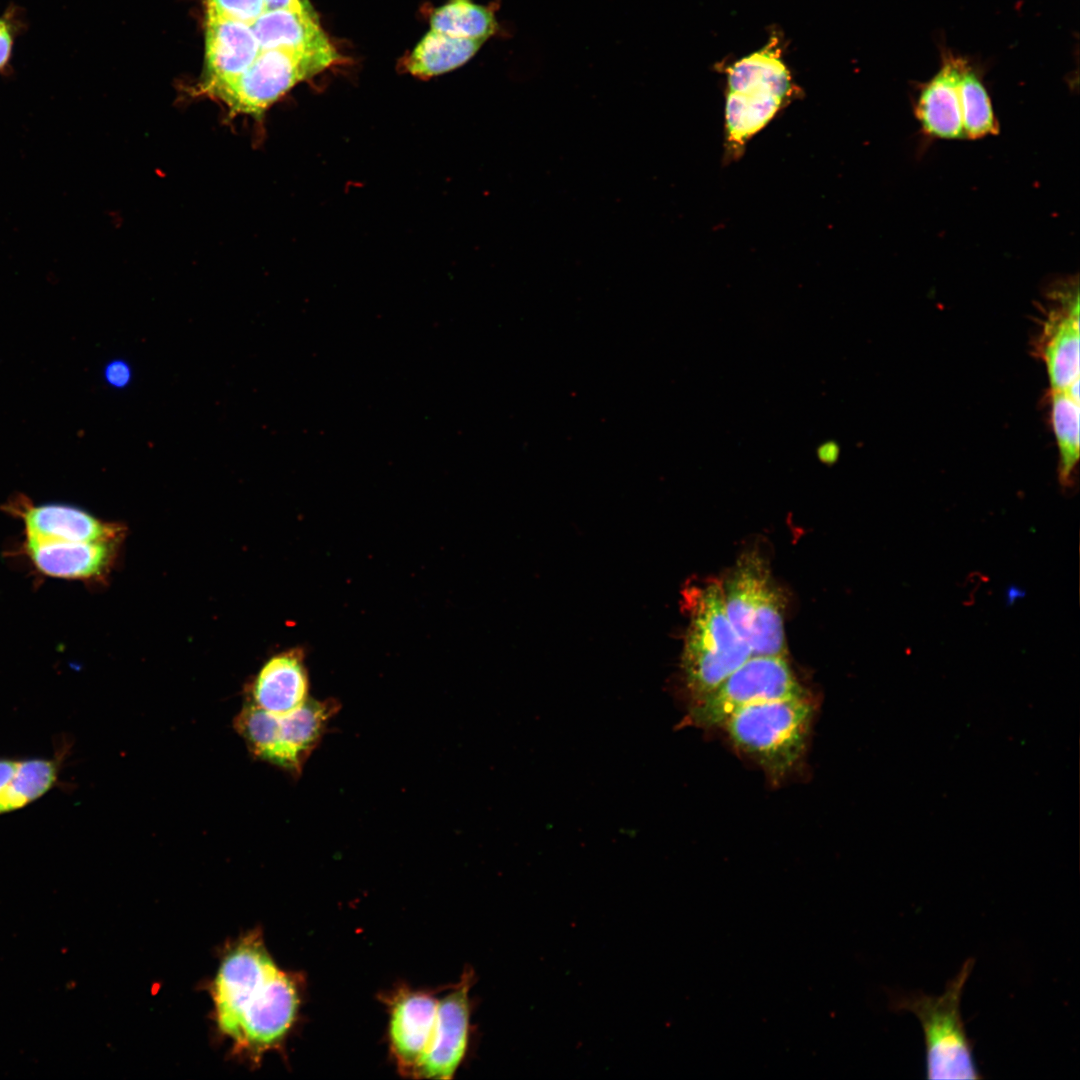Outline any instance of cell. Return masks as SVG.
Listing matches in <instances>:
<instances>
[{
	"instance_id": "obj_1",
	"label": "cell",
	"mask_w": 1080,
	"mask_h": 1080,
	"mask_svg": "<svg viewBox=\"0 0 1080 1080\" xmlns=\"http://www.w3.org/2000/svg\"><path fill=\"white\" fill-rule=\"evenodd\" d=\"M210 994L217 1031L254 1063L282 1046L300 1003L296 977L278 967L256 929L225 947Z\"/></svg>"
},
{
	"instance_id": "obj_2",
	"label": "cell",
	"mask_w": 1080,
	"mask_h": 1080,
	"mask_svg": "<svg viewBox=\"0 0 1080 1080\" xmlns=\"http://www.w3.org/2000/svg\"><path fill=\"white\" fill-rule=\"evenodd\" d=\"M689 623L681 671L691 703L702 698L753 654L730 622L722 582L709 580L684 591Z\"/></svg>"
},
{
	"instance_id": "obj_3",
	"label": "cell",
	"mask_w": 1080,
	"mask_h": 1080,
	"mask_svg": "<svg viewBox=\"0 0 1080 1080\" xmlns=\"http://www.w3.org/2000/svg\"><path fill=\"white\" fill-rule=\"evenodd\" d=\"M795 89L776 39L728 68L724 110L728 161L743 155L747 143L784 108Z\"/></svg>"
},
{
	"instance_id": "obj_4",
	"label": "cell",
	"mask_w": 1080,
	"mask_h": 1080,
	"mask_svg": "<svg viewBox=\"0 0 1080 1080\" xmlns=\"http://www.w3.org/2000/svg\"><path fill=\"white\" fill-rule=\"evenodd\" d=\"M974 963L973 958L967 959L941 995L912 992L896 993L890 998L891 1009L909 1011L920 1021L928 1079L982 1078L960 1011L963 989Z\"/></svg>"
},
{
	"instance_id": "obj_5",
	"label": "cell",
	"mask_w": 1080,
	"mask_h": 1080,
	"mask_svg": "<svg viewBox=\"0 0 1080 1080\" xmlns=\"http://www.w3.org/2000/svg\"><path fill=\"white\" fill-rule=\"evenodd\" d=\"M813 706L806 695L748 705L721 726L733 744L775 780L788 775L802 758Z\"/></svg>"
},
{
	"instance_id": "obj_6",
	"label": "cell",
	"mask_w": 1080,
	"mask_h": 1080,
	"mask_svg": "<svg viewBox=\"0 0 1080 1080\" xmlns=\"http://www.w3.org/2000/svg\"><path fill=\"white\" fill-rule=\"evenodd\" d=\"M338 710L339 703L334 699L307 698L284 714L270 713L247 702L233 725L254 758L299 776Z\"/></svg>"
},
{
	"instance_id": "obj_7",
	"label": "cell",
	"mask_w": 1080,
	"mask_h": 1080,
	"mask_svg": "<svg viewBox=\"0 0 1080 1080\" xmlns=\"http://www.w3.org/2000/svg\"><path fill=\"white\" fill-rule=\"evenodd\" d=\"M730 622L753 655L784 656L782 602L766 561L746 552L722 583Z\"/></svg>"
},
{
	"instance_id": "obj_8",
	"label": "cell",
	"mask_w": 1080,
	"mask_h": 1080,
	"mask_svg": "<svg viewBox=\"0 0 1080 1080\" xmlns=\"http://www.w3.org/2000/svg\"><path fill=\"white\" fill-rule=\"evenodd\" d=\"M337 58L334 48L316 52L261 50L242 74L207 95L222 102L231 116L249 115L260 120L291 88L323 71Z\"/></svg>"
},
{
	"instance_id": "obj_9",
	"label": "cell",
	"mask_w": 1080,
	"mask_h": 1080,
	"mask_svg": "<svg viewBox=\"0 0 1080 1080\" xmlns=\"http://www.w3.org/2000/svg\"><path fill=\"white\" fill-rule=\"evenodd\" d=\"M803 695L784 656L752 655L715 689L692 702L684 721L701 728L722 726L748 705Z\"/></svg>"
},
{
	"instance_id": "obj_10",
	"label": "cell",
	"mask_w": 1080,
	"mask_h": 1080,
	"mask_svg": "<svg viewBox=\"0 0 1080 1080\" xmlns=\"http://www.w3.org/2000/svg\"><path fill=\"white\" fill-rule=\"evenodd\" d=\"M5 512L20 519L25 537L68 542L120 541L124 528L64 503L34 504L25 496L11 498Z\"/></svg>"
},
{
	"instance_id": "obj_11",
	"label": "cell",
	"mask_w": 1080,
	"mask_h": 1080,
	"mask_svg": "<svg viewBox=\"0 0 1080 1080\" xmlns=\"http://www.w3.org/2000/svg\"><path fill=\"white\" fill-rule=\"evenodd\" d=\"M472 978L466 972L457 987L438 1001L430 1043L414 1072L418 1076L449 1079L462 1062L468 1045Z\"/></svg>"
},
{
	"instance_id": "obj_12",
	"label": "cell",
	"mask_w": 1080,
	"mask_h": 1080,
	"mask_svg": "<svg viewBox=\"0 0 1080 1080\" xmlns=\"http://www.w3.org/2000/svg\"><path fill=\"white\" fill-rule=\"evenodd\" d=\"M1058 290L1052 295L1057 306L1047 315L1040 339L1050 392L1064 390L1080 376L1078 285L1070 282Z\"/></svg>"
},
{
	"instance_id": "obj_13",
	"label": "cell",
	"mask_w": 1080,
	"mask_h": 1080,
	"mask_svg": "<svg viewBox=\"0 0 1080 1080\" xmlns=\"http://www.w3.org/2000/svg\"><path fill=\"white\" fill-rule=\"evenodd\" d=\"M260 51L251 25L206 10L202 93L207 95L238 77Z\"/></svg>"
},
{
	"instance_id": "obj_14",
	"label": "cell",
	"mask_w": 1080,
	"mask_h": 1080,
	"mask_svg": "<svg viewBox=\"0 0 1080 1080\" xmlns=\"http://www.w3.org/2000/svg\"><path fill=\"white\" fill-rule=\"evenodd\" d=\"M119 541L68 542L25 537L22 552L42 575L90 581L106 576Z\"/></svg>"
},
{
	"instance_id": "obj_15",
	"label": "cell",
	"mask_w": 1080,
	"mask_h": 1080,
	"mask_svg": "<svg viewBox=\"0 0 1080 1080\" xmlns=\"http://www.w3.org/2000/svg\"><path fill=\"white\" fill-rule=\"evenodd\" d=\"M964 59L942 56L938 72L920 89L914 112L922 130L940 139L964 138L959 80Z\"/></svg>"
},
{
	"instance_id": "obj_16",
	"label": "cell",
	"mask_w": 1080,
	"mask_h": 1080,
	"mask_svg": "<svg viewBox=\"0 0 1080 1080\" xmlns=\"http://www.w3.org/2000/svg\"><path fill=\"white\" fill-rule=\"evenodd\" d=\"M304 652L292 648L269 658L247 689V702L274 714H284L308 698Z\"/></svg>"
},
{
	"instance_id": "obj_17",
	"label": "cell",
	"mask_w": 1080,
	"mask_h": 1080,
	"mask_svg": "<svg viewBox=\"0 0 1080 1080\" xmlns=\"http://www.w3.org/2000/svg\"><path fill=\"white\" fill-rule=\"evenodd\" d=\"M438 1001L422 992H403L391 1007L392 1053L403 1070L415 1072L431 1040Z\"/></svg>"
},
{
	"instance_id": "obj_18",
	"label": "cell",
	"mask_w": 1080,
	"mask_h": 1080,
	"mask_svg": "<svg viewBox=\"0 0 1080 1080\" xmlns=\"http://www.w3.org/2000/svg\"><path fill=\"white\" fill-rule=\"evenodd\" d=\"M261 50L316 52L334 48L315 13L264 11L252 24Z\"/></svg>"
},
{
	"instance_id": "obj_19",
	"label": "cell",
	"mask_w": 1080,
	"mask_h": 1080,
	"mask_svg": "<svg viewBox=\"0 0 1080 1080\" xmlns=\"http://www.w3.org/2000/svg\"><path fill=\"white\" fill-rule=\"evenodd\" d=\"M57 764L47 759H0V814L26 806L45 794L57 778Z\"/></svg>"
},
{
	"instance_id": "obj_20",
	"label": "cell",
	"mask_w": 1080,
	"mask_h": 1080,
	"mask_svg": "<svg viewBox=\"0 0 1080 1080\" xmlns=\"http://www.w3.org/2000/svg\"><path fill=\"white\" fill-rule=\"evenodd\" d=\"M484 41L452 37L430 30L407 61L414 76L429 78L451 71L471 59Z\"/></svg>"
},
{
	"instance_id": "obj_21",
	"label": "cell",
	"mask_w": 1080,
	"mask_h": 1080,
	"mask_svg": "<svg viewBox=\"0 0 1080 1080\" xmlns=\"http://www.w3.org/2000/svg\"><path fill=\"white\" fill-rule=\"evenodd\" d=\"M1051 420L1059 450L1058 479L1062 487L1073 486L1079 461V402L1064 390L1051 391Z\"/></svg>"
},
{
	"instance_id": "obj_22",
	"label": "cell",
	"mask_w": 1080,
	"mask_h": 1080,
	"mask_svg": "<svg viewBox=\"0 0 1080 1080\" xmlns=\"http://www.w3.org/2000/svg\"><path fill=\"white\" fill-rule=\"evenodd\" d=\"M430 24L433 31L481 41L497 30L493 12L471 0H450L434 11Z\"/></svg>"
},
{
	"instance_id": "obj_23",
	"label": "cell",
	"mask_w": 1080,
	"mask_h": 1080,
	"mask_svg": "<svg viewBox=\"0 0 1080 1080\" xmlns=\"http://www.w3.org/2000/svg\"><path fill=\"white\" fill-rule=\"evenodd\" d=\"M964 138L980 139L999 132L989 94L979 74L966 60L959 80Z\"/></svg>"
},
{
	"instance_id": "obj_24",
	"label": "cell",
	"mask_w": 1080,
	"mask_h": 1080,
	"mask_svg": "<svg viewBox=\"0 0 1080 1080\" xmlns=\"http://www.w3.org/2000/svg\"><path fill=\"white\" fill-rule=\"evenodd\" d=\"M26 26L23 8L13 3L0 15V76L10 72L16 40Z\"/></svg>"
},
{
	"instance_id": "obj_25",
	"label": "cell",
	"mask_w": 1080,
	"mask_h": 1080,
	"mask_svg": "<svg viewBox=\"0 0 1080 1080\" xmlns=\"http://www.w3.org/2000/svg\"><path fill=\"white\" fill-rule=\"evenodd\" d=\"M206 10L251 25L264 11L263 0H204Z\"/></svg>"
},
{
	"instance_id": "obj_26",
	"label": "cell",
	"mask_w": 1080,
	"mask_h": 1080,
	"mask_svg": "<svg viewBox=\"0 0 1080 1080\" xmlns=\"http://www.w3.org/2000/svg\"><path fill=\"white\" fill-rule=\"evenodd\" d=\"M104 377L109 385L119 388L128 384L131 373L125 362L114 360L106 366Z\"/></svg>"
},
{
	"instance_id": "obj_27",
	"label": "cell",
	"mask_w": 1080,
	"mask_h": 1080,
	"mask_svg": "<svg viewBox=\"0 0 1080 1080\" xmlns=\"http://www.w3.org/2000/svg\"><path fill=\"white\" fill-rule=\"evenodd\" d=\"M265 11L290 10L300 13H314L307 0H263Z\"/></svg>"
},
{
	"instance_id": "obj_28",
	"label": "cell",
	"mask_w": 1080,
	"mask_h": 1080,
	"mask_svg": "<svg viewBox=\"0 0 1080 1080\" xmlns=\"http://www.w3.org/2000/svg\"><path fill=\"white\" fill-rule=\"evenodd\" d=\"M1064 391H1065V392H1066V393H1067V394H1068V395H1069V396H1070V397H1071V398H1072L1073 400H1075L1076 402H1079V401H1080V395H1079V379H1076V380H1075L1074 382H1072V383H1071V384H1070L1069 386H1067V387H1066V388L1064 389Z\"/></svg>"
}]
</instances>
